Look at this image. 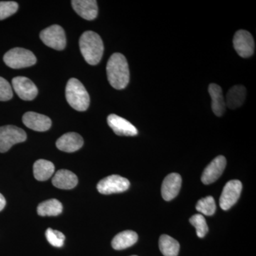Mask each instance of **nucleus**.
<instances>
[{
	"label": "nucleus",
	"instance_id": "nucleus-1",
	"mask_svg": "<svg viewBox=\"0 0 256 256\" xmlns=\"http://www.w3.org/2000/svg\"><path fill=\"white\" fill-rule=\"evenodd\" d=\"M108 79L111 86L117 90L126 88L130 82V70L127 60L124 55L114 53L108 62Z\"/></svg>",
	"mask_w": 256,
	"mask_h": 256
},
{
	"label": "nucleus",
	"instance_id": "nucleus-2",
	"mask_svg": "<svg viewBox=\"0 0 256 256\" xmlns=\"http://www.w3.org/2000/svg\"><path fill=\"white\" fill-rule=\"evenodd\" d=\"M80 50L84 60L90 65H97L104 55V45L102 38L96 32H84L79 40Z\"/></svg>",
	"mask_w": 256,
	"mask_h": 256
},
{
	"label": "nucleus",
	"instance_id": "nucleus-3",
	"mask_svg": "<svg viewBox=\"0 0 256 256\" xmlns=\"http://www.w3.org/2000/svg\"><path fill=\"white\" fill-rule=\"evenodd\" d=\"M66 98L69 105L78 111H85L90 105V97L80 80L70 78L66 87Z\"/></svg>",
	"mask_w": 256,
	"mask_h": 256
},
{
	"label": "nucleus",
	"instance_id": "nucleus-4",
	"mask_svg": "<svg viewBox=\"0 0 256 256\" xmlns=\"http://www.w3.org/2000/svg\"><path fill=\"white\" fill-rule=\"evenodd\" d=\"M4 63L14 69L26 68L36 63V58L31 50L23 48H14L4 56Z\"/></svg>",
	"mask_w": 256,
	"mask_h": 256
},
{
	"label": "nucleus",
	"instance_id": "nucleus-5",
	"mask_svg": "<svg viewBox=\"0 0 256 256\" xmlns=\"http://www.w3.org/2000/svg\"><path fill=\"white\" fill-rule=\"evenodd\" d=\"M26 140V132L22 128L14 126L0 127V152H6L14 144L24 142Z\"/></svg>",
	"mask_w": 256,
	"mask_h": 256
},
{
	"label": "nucleus",
	"instance_id": "nucleus-6",
	"mask_svg": "<svg viewBox=\"0 0 256 256\" xmlns=\"http://www.w3.org/2000/svg\"><path fill=\"white\" fill-rule=\"evenodd\" d=\"M40 38L47 46L54 50H62L66 44L65 32L60 25H52L40 33Z\"/></svg>",
	"mask_w": 256,
	"mask_h": 256
},
{
	"label": "nucleus",
	"instance_id": "nucleus-7",
	"mask_svg": "<svg viewBox=\"0 0 256 256\" xmlns=\"http://www.w3.org/2000/svg\"><path fill=\"white\" fill-rule=\"evenodd\" d=\"M130 186L129 180L119 175H110L102 178L97 185L98 191L102 194H112L126 192Z\"/></svg>",
	"mask_w": 256,
	"mask_h": 256
},
{
	"label": "nucleus",
	"instance_id": "nucleus-8",
	"mask_svg": "<svg viewBox=\"0 0 256 256\" xmlns=\"http://www.w3.org/2000/svg\"><path fill=\"white\" fill-rule=\"evenodd\" d=\"M233 43L236 52L242 58H249L254 54L255 42L250 32L238 30L234 35Z\"/></svg>",
	"mask_w": 256,
	"mask_h": 256
},
{
	"label": "nucleus",
	"instance_id": "nucleus-9",
	"mask_svg": "<svg viewBox=\"0 0 256 256\" xmlns=\"http://www.w3.org/2000/svg\"><path fill=\"white\" fill-rule=\"evenodd\" d=\"M242 191V183L239 180H230L224 186L220 203V208L228 210L238 202Z\"/></svg>",
	"mask_w": 256,
	"mask_h": 256
},
{
	"label": "nucleus",
	"instance_id": "nucleus-10",
	"mask_svg": "<svg viewBox=\"0 0 256 256\" xmlns=\"http://www.w3.org/2000/svg\"><path fill=\"white\" fill-rule=\"evenodd\" d=\"M12 86L18 97L24 100H34L38 94L36 85L26 77H15L12 79Z\"/></svg>",
	"mask_w": 256,
	"mask_h": 256
},
{
	"label": "nucleus",
	"instance_id": "nucleus-11",
	"mask_svg": "<svg viewBox=\"0 0 256 256\" xmlns=\"http://www.w3.org/2000/svg\"><path fill=\"white\" fill-rule=\"evenodd\" d=\"M226 166V160L224 156H216L204 171L202 182L204 184H210L214 182L223 174Z\"/></svg>",
	"mask_w": 256,
	"mask_h": 256
},
{
	"label": "nucleus",
	"instance_id": "nucleus-12",
	"mask_svg": "<svg viewBox=\"0 0 256 256\" xmlns=\"http://www.w3.org/2000/svg\"><path fill=\"white\" fill-rule=\"evenodd\" d=\"M108 124L119 136H136L138 133L137 128L131 122L117 114H110L108 117Z\"/></svg>",
	"mask_w": 256,
	"mask_h": 256
},
{
	"label": "nucleus",
	"instance_id": "nucleus-13",
	"mask_svg": "<svg viewBox=\"0 0 256 256\" xmlns=\"http://www.w3.org/2000/svg\"><path fill=\"white\" fill-rule=\"evenodd\" d=\"M22 120L26 127L38 132H44L52 127V120L50 118L37 112H26L23 116Z\"/></svg>",
	"mask_w": 256,
	"mask_h": 256
},
{
	"label": "nucleus",
	"instance_id": "nucleus-14",
	"mask_svg": "<svg viewBox=\"0 0 256 256\" xmlns=\"http://www.w3.org/2000/svg\"><path fill=\"white\" fill-rule=\"evenodd\" d=\"M182 186V178L178 173H172L165 178L162 184V196L165 201H171L178 196Z\"/></svg>",
	"mask_w": 256,
	"mask_h": 256
},
{
	"label": "nucleus",
	"instance_id": "nucleus-15",
	"mask_svg": "<svg viewBox=\"0 0 256 256\" xmlns=\"http://www.w3.org/2000/svg\"><path fill=\"white\" fill-rule=\"evenodd\" d=\"M56 144L60 150L66 152H74L84 146V139L78 133L68 132L58 138Z\"/></svg>",
	"mask_w": 256,
	"mask_h": 256
},
{
	"label": "nucleus",
	"instance_id": "nucleus-16",
	"mask_svg": "<svg viewBox=\"0 0 256 256\" xmlns=\"http://www.w3.org/2000/svg\"><path fill=\"white\" fill-rule=\"evenodd\" d=\"M72 4L76 12L82 18L94 20L97 18L98 8L95 0H73Z\"/></svg>",
	"mask_w": 256,
	"mask_h": 256
},
{
	"label": "nucleus",
	"instance_id": "nucleus-17",
	"mask_svg": "<svg viewBox=\"0 0 256 256\" xmlns=\"http://www.w3.org/2000/svg\"><path fill=\"white\" fill-rule=\"evenodd\" d=\"M52 184L62 190H72L78 184V178L69 170H60L52 178Z\"/></svg>",
	"mask_w": 256,
	"mask_h": 256
},
{
	"label": "nucleus",
	"instance_id": "nucleus-18",
	"mask_svg": "<svg viewBox=\"0 0 256 256\" xmlns=\"http://www.w3.org/2000/svg\"><path fill=\"white\" fill-rule=\"evenodd\" d=\"M208 92L212 98V110L216 116L220 117L225 112L226 108L222 88L217 84H210L208 86Z\"/></svg>",
	"mask_w": 256,
	"mask_h": 256
},
{
	"label": "nucleus",
	"instance_id": "nucleus-19",
	"mask_svg": "<svg viewBox=\"0 0 256 256\" xmlns=\"http://www.w3.org/2000/svg\"><path fill=\"white\" fill-rule=\"evenodd\" d=\"M246 96V89L244 86H234L227 92L226 99L225 100L226 106L232 110L238 108L244 104Z\"/></svg>",
	"mask_w": 256,
	"mask_h": 256
},
{
	"label": "nucleus",
	"instance_id": "nucleus-20",
	"mask_svg": "<svg viewBox=\"0 0 256 256\" xmlns=\"http://www.w3.org/2000/svg\"><path fill=\"white\" fill-rule=\"evenodd\" d=\"M138 240V236L132 230H124L116 235L112 240V246L114 250H124L132 246Z\"/></svg>",
	"mask_w": 256,
	"mask_h": 256
},
{
	"label": "nucleus",
	"instance_id": "nucleus-21",
	"mask_svg": "<svg viewBox=\"0 0 256 256\" xmlns=\"http://www.w3.org/2000/svg\"><path fill=\"white\" fill-rule=\"evenodd\" d=\"M54 170V165L52 162L38 160L34 164V176L38 181H46L53 175Z\"/></svg>",
	"mask_w": 256,
	"mask_h": 256
},
{
	"label": "nucleus",
	"instance_id": "nucleus-22",
	"mask_svg": "<svg viewBox=\"0 0 256 256\" xmlns=\"http://www.w3.org/2000/svg\"><path fill=\"white\" fill-rule=\"evenodd\" d=\"M62 203L55 198L42 202L37 207V213L42 216H55L62 214Z\"/></svg>",
	"mask_w": 256,
	"mask_h": 256
},
{
	"label": "nucleus",
	"instance_id": "nucleus-23",
	"mask_svg": "<svg viewBox=\"0 0 256 256\" xmlns=\"http://www.w3.org/2000/svg\"><path fill=\"white\" fill-rule=\"evenodd\" d=\"M160 252L164 256H178L180 245L178 240L168 235L160 236L159 240Z\"/></svg>",
	"mask_w": 256,
	"mask_h": 256
},
{
	"label": "nucleus",
	"instance_id": "nucleus-24",
	"mask_svg": "<svg viewBox=\"0 0 256 256\" xmlns=\"http://www.w3.org/2000/svg\"><path fill=\"white\" fill-rule=\"evenodd\" d=\"M196 208L202 214L206 216L214 214L216 210L214 198L210 196L202 198L197 202Z\"/></svg>",
	"mask_w": 256,
	"mask_h": 256
},
{
	"label": "nucleus",
	"instance_id": "nucleus-25",
	"mask_svg": "<svg viewBox=\"0 0 256 256\" xmlns=\"http://www.w3.org/2000/svg\"><path fill=\"white\" fill-rule=\"evenodd\" d=\"M190 222L196 228L198 238H204L208 233V228L204 217L202 214H195L190 218Z\"/></svg>",
	"mask_w": 256,
	"mask_h": 256
},
{
	"label": "nucleus",
	"instance_id": "nucleus-26",
	"mask_svg": "<svg viewBox=\"0 0 256 256\" xmlns=\"http://www.w3.org/2000/svg\"><path fill=\"white\" fill-rule=\"evenodd\" d=\"M18 5L16 2H0V20L9 18L16 12Z\"/></svg>",
	"mask_w": 256,
	"mask_h": 256
},
{
	"label": "nucleus",
	"instance_id": "nucleus-27",
	"mask_svg": "<svg viewBox=\"0 0 256 256\" xmlns=\"http://www.w3.org/2000/svg\"><path fill=\"white\" fill-rule=\"evenodd\" d=\"M46 237L47 240L53 246L60 248L63 246L65 236L62 232L58 230H53L52 228H48L46 232Z\"/></svg>",
	"mask_w": 256,
	"mask_h": 256
},
{
	"label": "nucleus",
	"instance_id": "nucleus-28",
	"mask_svg": "<svg viewBox=\"0 0 256 256\" xmlns=\"http://www.w3.org/2000/svg\"><path fill=\"white\" fill-rule=\"evenodd\" d=\"M12 97V88L10 82L0 77V101L10 100Z\"/></svg>",
	"mask_w": 256,
	"mask_h": 256
},
{
	"label": "nucleus",
	"instance_id": "nucleus-29",
	"mask_svg": "<svg viewBox=\"0 0 256 256\" xmlns=\"http://www.w3.org/2000/svg\"><path fill=\"white\" fill-rule=\"evenodd\" d=\"M5 205H6V200H5L4 196L0 194V212L4 210Z\"/></svg>",
	"mask_w": 256,
	"mask_h": 256
},
{
	"label": "nucleus",
	"instance_id": "nucleus-30",
	"mask_svg": "<svg viewBox=\"0 0 256 256\" xmlns=\"http://www.w3.org/2000/svg\"></svg>",
	"mask_w": 256,
	"mask_h": 256
}]
</instances>
